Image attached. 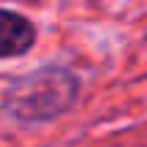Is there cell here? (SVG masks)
Instances as JSON below:
<instances>
[{
  "label": "cell",
  "mask_w": 147,
  "mask_h": 147,
  "mask_svg": "<svg viewBox=\"0 0 147 147\" xmlns=\"http://www.w3.org/2000/svg\"><path fill=\"white\" fill-rule=\"evenodd\" d=\"M79 95V79L65 65H47L11 82L3 109L19 123H47L68 112Z\"/></svg>",
  "instance_id": "obj_1"
},
{
  "label": "cell",
  "mask_w": 147,
  "mask_h": 147,
  "mask_svg": "<svg viewBox=\"0 0 147 147\" xmlns=\"http://www.w3.org/2000/svg\"><path fill=\"white\" fill-rule=\"evenodd\" d=\"M36 41V25L16 11L0 8V60L30 52Z\"/></svg>",
  "instance_id": "obj_2"
}]
</instances>
